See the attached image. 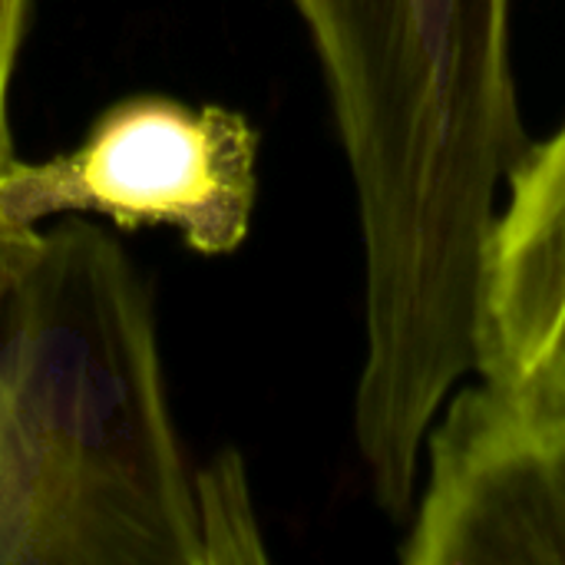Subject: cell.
Returning <instances> with one entry per match:
<instances>
[{
  "label": "cell",
  "mask_w": 565,
  "mask_h": 565,
  "mask_svg": "<svg viewBox=\"0 0 565 565\" xmlns=\"http://www.w3.org/2000/svg\"><path fill=\"white\" fill-rule=\"evenodd\" d=\"M291 3L318 50L358 199L354 444L374 487L407 490L430 424L477 374L487 242L530 146L513 0Z\"/></svg>",
  "instance_id": "6da1fadb"
},
{
  "label": "cell",
  "mask_w": 565,
  "mask_h": 565,
  "mask_svg": "<svg viewBox=\"0 0 565 565\" xmlns=\"http://www.w3.org/2000/svg\"><path fill=\"white\" fill-rule=\"evenodd\" d=\"M0 457L30 565H205L152 285L79 215L40 228L0 308Z\"/></svg>",
  "instance_id": "7a4b0ae2"
},
{
  "label": "cell",
  "mask_w": 565,
  "mask_h": 565,
  "mask_svg": "<svg viewBox=\"0 0 565 565\" xmlns=\"http://www.w3.org/2000/svg\"><path fill=\"white\" fill-rule=\"evenodd\" d=\"M258 132L228 106L136 93L106 106L83 139L0 169V222L106 218L122 232L169 228L195 255L245 245L258 202Z\"/></svg>",
  "instance_id": "3957f363"
},
{
  "label": "cell",
  "mask_w": 565,
  "mask_h": 565,
  "mask_svg": "<svg viewBox=\"0 0 565 565\" xmlns=\"http://www.w3.org/2000/svg\"><path fill=\"white\" fill-rule=\"evenodd\" d=\"M404 565H565V397L477 377L424 440Z\"/></svg>",
  "instance_id": "277c9868"
},
{
  "label": "cell",
  "mask_w": 565,
  "mask_h": 565,
  "mask_svg": "<svg viewBox=\"0 0 565 565\" xmlns=\"http://www.w3.org/2000/svg\"><path fill=\"white\" fill-rule=\"evenodd\" d=\"M565 397V122L507 179L480 285L477 374Z\"/></svg>",
  "instance_id": "5b68a950"
},
{
  "label": "cell",
  "mask_w": 565,
  "mask_h": 565,
  "mask_svg": "<svg viewBox=\"0 0 565 565\" xmlns=\"http://www.w3.org/2000/svg\"><path fill=\"white\" fill-rule=\"evenodd\" d=\"M199 507H202L205 565L268 559L242 457L225 454L212 467L199 470Z\"/></svg>",
  "instance_id": "8992f818"
},
{
  "label": "cell",
  "mask_w": 565,
  "mask_h": 565,
  "mask_svg": "<svg viewBox=\"0 0 565 565\" xmlns=\"http://www.w3.org/2000/svg\"><path fill=\"white\" fill-rule=\"evenodd\" d=\"M26 7L30 0H0V169L17 159L10 132V89L26 33Z\"/></svg>",
  "instance_id": "52a82bcc"
},
{
  "label": "cell",
  "mask_w": 565,
  "mask_h": 565,
  "mask_svg": "<svg viewBox=\"0 0 565 565\" xmlns=\"http://www.w3.org/2000/svg\"><path fill=\"white\" fill-rule=\"evenodd\" d=\"M0 565H30L26 523L10 473L3 467V457H0Z\"/></svg>",
  "instance_id": "ba28073f"
},
{
  "label": "cell",
  "mask_w": 565,
  "mask_h": 565,
  "mask_svg": "<svg viewBox=\"0 0 565 565\" xmlns=\"http://www.w3.org/2000/svg\"><path fill=\"white\" fill-rule=\"evenodd\" d=\"M36 238H40V228L20 232V228H10L7 222H0V308H3V298L10 291L13 278L20 275V268L33 255Z\"/></svg>",
  "instance_id": "9c48e42d"
}]
</instances>
